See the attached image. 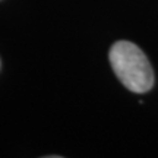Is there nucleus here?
<instances>
[{
    "mask_svg": "<svg viewBox=\"0 0 158 158\" xmlns=\"http://www.w3.org/2000/svg\"><path fill=\"white\" fill-rule=\"evenodd\" d=\"M110 63L120 82L132 92L143 94L154 86V72L143 51L129 41H117L110 48Z\"/></svg>",
    "mask_w": 158,
    "mask_h": 158,
    "instance_id": "obj_1",
    "label": "nucleus"
}]
</instances>
